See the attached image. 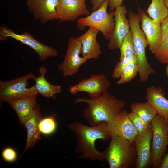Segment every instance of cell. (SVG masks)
Wrapping results in <instances>:
<instances>
[{
	"label": "cell",
	"mask_w": 168,
	"mask_h": 168,
	"mask_svg": "<svg viewBox=\"0 0 168 168\" xmlns=\"http://www.w3.org/2000/svg\"><path fill=\"white\" fill-rule=\"evenodd\" d=\"M74 102L75 104H87L88 106L83 110L82 115L91 126L109 124L120 113L126 105L124 100H119L110 94L108 90L97 98L79 97Z\"/></svg>",
	"instance_id": "1"
},
{
	"label": "cell",
	"mask_w": 168,
	"mask_h": 168,
	"mask_svg": "<svg viewBox=\"0 0 168 168\" xmlns=\"http://www.w3.org/2000/svg\"><path fill=\"white\" fill-rule=\"evenodd\" d=\"M68 127L76 137L75 152L80 155L78 158L91 161L104 160L102 152L96 149L95 142L99 139L105 141L111 138L107 124L88 126L80 122L75 121L68 124Z\"/></svg>",
	"instance_id": "2"
},
{
	"label": "cell",
	"mask_w": 168,
	"mask_h": 168,
	"mask_svg": "<svg viewBox=\"0 0 168 168\" xmlns=\"http://www.w3.org/2000/svg\"><path fill=\"white\" fill-rule=\"evenodd\" d=\"M104 160L110 168H131L135 166L137 154L134 142L113 136L106 148L102 152Z\"/></svg>",
	"instance_id": "3"
},
{
	"label": "cell",
	"mask_w": 168,
	"mask_h": 168,
	"mask_svg": "<svg viewBox=\"0 0 168 168\" xmlns=\"http://www.w3.org/2000/svg\"><path fill=\"white\" fill-rule=\"evenodd\" d=\"M128 21L137 60L139 79L141 82H145L148 79L151 74L155 72L154 69L148 63L146 55L145 48L148 44L145 35L140 28L138 14L130 11Z\"/></svg>",
	"instance_id": "4"
},
{
	"label": "cell",
	"mask_w": 168,
	"mask_h": 168,
	"mask_svg": "<svg viewBox=\"0 0 168 168\" xmlns=\"http://www.w3.org/2000/svg\"><path fill=\"white\" fill-rule=\"evenodd\" d=\"M109 0H105L96 10L85 17L78 19L77 26L83 30L86 26L94 28L102 33L105 39L109 40L112 35L115 25L114 11L109 13L107 8Z\"/></svg>",
	"instance_id": "5"
},
{
	"label": "cell",
	"mask_w": 168,
	"mask_h": 168,
	"mask_svg": "<svg viewBox=\"0 0 168 168\" xmlns=\"http://www.w3.org/2000/svg\"><path fill=\"white\" fill-rule=\"evenodd\" d=\"M152 166L159 168L168 145V126L164 117L157 114L151 123Z\"/></svg>",
	"instance_id": "6"
},
{
	"label": "cell",
	"mask_w": 168,
	"mask_h": 168,
	"mask_svg": "<svg viewBox=\"0 0 168 168\" xmlns=\"http://www.w3.org/2000/svg\"><path fill=\"white\" fill-rule=\"evenodd\" d=\"M11 38L25 44L31 48L38 54L39 59L44 61L50 57L56 56L58 53L54 48L46 45L35 39L26 31L21 34L15 33L4 25L0 27V39L1 41Z\"/></svg>",
	"instance_id": "7"
},
{
	"label": "cell",
	"mask_w": 168,
	"mask_h": 168,
	"mask_svg": "<svg viewBox=\"0 0 168 168\" xmlns=\"http://www.w3.org/2000/svg\"><path fill=\"white\" fill-rule=\"evenodd\" d=\"M35 77L33 73L30 72L11 80H0V101L8 102L28 95L38 94L35 86L27 87L28 80L31 79L34 80Z\"/></svg>",
	"instance_id": "8"
},
{
	"label": "cell",
	"mask_w": 168,
	"mask_h": 168,
	"mask_svg": "<svg viewBox=\"0 0 168 168\" xmlns=\"http://www.w3.org/2000/svg\"><path fill=\"white\" fill-rule=\"evenodd\" d=\"M82 45L77 39L71 37L68 40V46L63 62L58 68L64 77L71 76L76 74L80 66L88 60L81 57Z\"/></svg>",
	"instance_id": "9"
},
{
	"label": "cell",
	"mask_w": 168,
	"mask_h": 168,
	"mask_svg": "<svg viewBox=\"0 0 168 168\" xmlns=\"http://www.w3.org/2000/svg\"><path fill=\"white\" fill-rule=\"evenodd\" d=\"M109 80L103 74H92L89 78L84 79L70 86V93L75 95L80 92H87L89 98H95L101 96L111 86Z\"/></svg>",
	"instance_id": "10"
},
{
	"label": "cell",
	"mask_w": 168,
	"mask_h": 168,
	"mask_svg": "<svg viewBox=\"0 0 168 168\" xmlns=\"http://www.w3.org/2000/svg\"><path fill=\"white\" fill-rule=\"evenodd\" d=\"M127 10L124 5L116 7L114 12L115 25L114 32L109 39L108 47L111 50L119 48L124 38L130 31L128 20L126 18Z\"/></svg>",
	"instance_id": "11"
},
{
	"label": "cell",
	"mask_w": 168,
	"mask_h": 168,
	"mask_svg": "<svg viewBox=\"0 0 168 168\" xmlns=\"http://www.w3.org/2000/svg\"><path fill=\"white\" fill-rule=\"evenodd\" d=\"M138 15L141 23L142 30L145 35L149 50L154 54L161 40V23L154 21L148 16L144 11L139 6L137 7Z\"/></svg>",
	"instance_id": "12"
},
{
	"label": "cell",
	"mask_w": 168,
	"mask_h": 168,
	"mask_svg": "<svg viewBox=\"0 0 168 168\" xmlns=\"http://www.w3.org/2000/svg\"><path fill=\"white\" fill-rule=\"evenodd\" d=\"M152 131L151 124L147 131L143 135H137L134 142L137 154L135 167L148 168L152 165L151 142Z\"/></svg>",
	"instance_id": "13"
},
{
	"label": "cell",
	"mask_w": 168,
	"mask_h": 168,
	"mask_svg": "<svg viewBox=\"0 0 168 168\" xmlns=\"http://www.w3.org/2000/svg\"><path fill=\"white\" fill-rule=\"evenodd\" d=\"M58 0H26V5L34 18L42 23L58 19L56 8Z\"/></svg>",
	"instance_id": "14"
},
{
	"label": "cell",
	"mask_w": 168,
	"mask_h": 168,
	"mask_svg": "<svg viewBox=\"0 0 168 168\" xmlns=\"http://www.w3.org/2000/svg\"><path fill=\"white\" fill-rule=\"evenodd\" d=\"M56 10L61 22L74 21L80 16L90 14L83 0H58Z\"/></svg>",
	"instance_id": "15"
},
{
	"label": "cell",
	"mask_w": 168,
	"mask_h": 168,
	"mask_svg": "<svg viewBox=\"0 0 168 168\" xmlns=\"http://www.w3.org/2000/svg\"><path fill=\"white\" fill-rule=\"evenodd\" d=\"M128 113L123 109L120 113L108 125L111 137L119 136L134 142L138 133L128 116Z\"/></svg>",
	"instance_id": "16"
},
{
	"label": "cell",
	"mask_w": 168,
	"mask_h": 168,
	"mask_svg": "<svg viewBox=\"0 0 168 168\" xmlns=\"http://www.w3.org/2000/svg\"><path fill=\"white\" fill-rule=\"evenodd\" d=\"M99 32L97 29L90 27L85 33L77 38L81 44V54L87 60L97 59L101 53L100 44L96 39Z\"/></svg>",
	"instance_id": "17"
},
{
	"label": "cell",
	"mask_w": 168,
	"mask_h": 168,
	"mask_svg": "<svg viewBox=\"0 0 168 168\" xmlns=\"http://www.w3.org/2000/svg\"><path fill=\"white\" fill-rule=\"evenodd\" d=\"M37 94L11 100L8 102L16 113L20 123L25 127L26 122L36 105Z\"/></svg>",
	"instance_id": "18"
},
{
	"label": "cell",
	"mask_w": 168,
	"mask_h": 168,
	"mask_svg": "<svg viewBox=\"0 0 168 168\" xmlns=\"http://www.w3.org/2000/svg\"><path fill=\"white\" fill-rule=\"evenodd\" d=\"M40 104H36L26 122L25 127L27 129V136L23 153L33 148L36 142L41 139V133L39 128V123L42 118L40 112Z\"/></svg>",
	"instance_id": "19"
},
{
	"label": "cell",
	"mask_w": 168,
	"mask_h": 168,
	"mask_svg": "<svg viewBox=\"0 0 168 168\" xmlns=\"http://www.w3.org/2000/svg\"><path fill=\"white\" fill-rule=\"evenodd\" d=\"M147 101L156 110L158 114L164 118L168 117V100L165 97L162 88L152 86L146 89Z\"/></svg>",
	"instance_id": "20"
},
{
	"label": "cell",
	"mask_w": 168,
	"mask_h": 168,
	"mask_svg": "<svg viewBox=\"0 0 168 168\" xmlns=\"http://www.w3.org/2000/svg\"><path fill=\"white\" fill-rule=\"evenodd\" d=\"M47 69L44 66L41 67L39 70L40 75L34 79V85L38 94L39 93L46 98H49L57 93L62 92L61 86L54 85L49 83L45 78Z\"/></svg>",
	"instance_id": "21"
},
{
	"label": "cell",
	"mask_w": 168,
	"mask_h": 168,
	"mask_svg": "<svg viewBox=\"0 0 168 168\" xmlns=\"http://www.w3.org/2000/svg\"><path fill=\"white\" fill-rule=\"evenodd\" d=\"M161 39L160 44L154 54L155 57L163 64H168V15L161 23Z\"/></svg>",
	"instance_id": "22"
},
{
	"label": "cell",
	"mask_w": 168,
	"mask_h": 168,
	"mask_svg": "<svg viewBox=\"0 0 168 168\" xmlns=\"http://www.w3.org/2000/svg\"><path fill=\"white\" fill-rule=\"evenodd\" d=\"M131 112L136 114L148 126L157 114L156 110L147 101L134 102L131 104Z\"/></svg>",
	"instance_id": "23"
},
{
	"label": "cell",
	"mask_w": 168,
	"mask_h": 168,
	"mask_svg": "<svg viewBox=\"0 0 168 168\" xmlns=\"http://www.w3.org/2000/svg\"><path fill=\"white\" fill-rule=\"evenodd\" d=\"M146 12L154 21L161 23L168 15V8L166 6L164 0H151Z\"/></svg>",
	"instance_id": "24"
},
{
	"label": "cell",
	"mask_w": 168,
	"mask_h": 168,
	"mask_svg": "<svg viewBox=\"0 0 168 168\" xmlns=\"http://www.w3.org/2000/svg\"><path fill=\"white\" fill-rule=\"evenodd\" d=\"M138 71L137 62L128 63L124 69L119 80L116 82L117 84H122L129 82L134 78Z\"/></svg>",
	"instance_id": "25"
},
{
	"label": "cell",
	"mask_w": 168,
	"mask_h": 168,
	"mask_svg": "<svg viewBox=\"0 0 168 168\" xmlns=\"http://www.w3.org/2000/svg\"><path fill=\"white\" fill-rule=\"evenodd\" d=\"M119 49L120 52V60L135 54L133 36L130 31L124 39Z\"/></svg>",
	"instance_id": "26"
},
{
	"label": "cell",
	"mask_w": 168,
	"mask_h": 168,
	"mask_svg": "<svg viewBox=\"0 0 168 168\" xmlns=\"http://www.w3.org/2000/svg\"><path fill=\"white\" fill-rule=\"evenodd\" d=\"M55 115L42 118L39 123V128L41 133L48 135L54 133L56 130L57 124L54 118Z\"/></svg>",
	"instance_id": "27"
},
{
	"label": "cell",
	"mask_w": 168,
	"mask_h": 168,
	"mask_svg": "<svg viewBox=\"0 0 168 168\" xmlns=\"http://www.w3.org/2000/svg\"><path fill=\"white\" fill-rule=\"evenodd\" d=\"M137 62V60L135 54L133 56L126 57L120 60L115 65L112 73V76L114 79L119 78L125 67L129 63Z\"/></svg>",
	"instance_id": "28"
},
{
	"label": "cell",
	"mask_w": 168,
	"mask_h": 168,
	"mask_svg": "<svg viewBox=\"0 0 168 168\" xmlns=\"http://www.w3.org/2000/svg\"><path fill=\"white\" fill-rule=\"evenodd\" d=\"M128 115L135 127L138 135H143L147 131L150 126L147 125L136 114L131 112L128 113Z\"/></svg>",
	"instance_id": "29"
},
{
	"label": "cell",
	"mask_w": 168,
	"mask_h": 168,
	"mask_svg": "<svg viewBox=\"0 0 168 168\" xmlns=\"http://www.w3.org/2000/svg\"><path fill=\"white\" fill-rule=\"evenodd\" d=\"M2 156L6 161L12 162L16 160L17 154L14 149L10 147H7L2 151Z\"/></svg>",
	"instance_id": "30"
},
{
	"label": "cell",
	"mask_w": 168,
	"mask_h": 168,
	"mask_svg": "<svg viewBox=\"0 0 168 168\" xmlns=\"http://www.w3.org/2000/svg\"><path fill=\"white\" fill-rule=\"evenodd\" d=\"M123 0H109V5L110 7V10L113 11L116 7L122 5Z\"/></svg>",
	"instance_id": "31"
},
{
	"label": "cell",
	"mask_w": 168,
	"mask_h": 168,
	"mask_svg": "<svg viewBox=\"0 0 168 168\" xmlns=\"http://www.w3.org/2000/svg\"><path fill=\"white\" fill-rule=\"evenodd\" d=\"M105 0H91L92 5V10L94 11L97 9Z\"/></svg>",
	"instance_id": "32"
},
{
	"label": "cell",
	"mask_w": 168,
	"mask_h": 168,
	"mask_svg": "<svg viewBox=\"0 0 168 168\" xmlns=\"http://www.w3.org/2000/svg\"><path fill=\"white\" fill-rule=\"evenodd\" d=\"M159 168H168V152L163 157Z\"/></svg>",
	"instance_id": "33"
},
{
	"label": "cell",
	"mask_w": 168,
	"mask_h": 168,
	"mask_svg": "<svg viewBox=\"0 0 168 168\" xmlns=\"http://www.w3.org/2000/svg\"><path fill=\"white\" fill-rule=\"evenodd\" d=\"M166 76L168 77V64H167L166 67Z\"/></svg>",
	"instance_id": "34"
},
{
	"label": "cell",
	"mask_w": 168,
	"mask_h": 168,
	"mask_svg": "<svg viewBox=\"0 0 168 168\" xmlns=\"http://www.w3.org/2000/svg\"><path fill=\"white\" fill-rule=\"evenodd\" d=\"M166 6L168 8V0H164Z\"/></svg>",
	"instance_id": "35"
},
{
	"label": "cell",
	"mask_w": 168,
	"mask_h": 168,
	"mask_svg": "<svg viewBox=\"0 0 168 168\" xmlns=\"http://www.w3.org/2000/svg\"><path fill=\"white\" fill-rule=\"evenodd\" d=\"M165 119L168 126V117L166 118H165Z\"/></svg>",
	"instance_id": "36"
},
{
	"label": "cell",
	"mask_w": 168,
	"mask_h": 168,
	"mask_svg": "<svg viewBox=\"0 0 168 168\" xmlns=\"http://www.w3.org/2000/svg\"><path fill=\"white\" fill-rule=\"evenodd\" d=\"M84 0V1H86V0Z\"/></svg>",
	"instance_id": "37"
}]
</instances>
